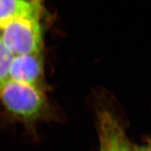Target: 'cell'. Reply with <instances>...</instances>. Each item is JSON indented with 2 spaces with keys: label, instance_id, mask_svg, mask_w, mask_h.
Segmentation results:
<instances>
[{
  "label": "cell",
  "instance_id": "obj_3",
  "mask_svg": "<svg viewBox=\"0 0 151 151\" xmlns=\"http://www.w3.org/2000/svg\"><path fill=\"white\" fill-rule=\"evenodd\" d=\"M97 129L100 151H137L121 123L109 110L102 109L98 113Z\"/></svg>",
  "mask_w": 151,
  "mask_h": 151
},
{
  "label": "cell",
  "instance_id": "obj_2",
  "mask_svg": "<svg viewBox=\"0 0 151 151\" xmlns=\"http://www.w3.org/2000/svg\"><path fill=\"white\" fill-rule=\"evenodd\" d=\"M40 16L14 19L0 29V38L13 55L41 53L42 31Z\"/></svg>",
  "mask_w": 151,
  "mask_h": 151
},
{
  "label": "cell",
  "instance_id": "obj_4",
  "mask_svg": "<svg viewBox=\"0 0 151 151\" xmlns=\"http://www.w3.org/2000/svg\"><path fill=\"white\" fill-rule=\"evenodd\" d=\"M43 76V58L41 53L13 55L9 71V80L42 86Z\"/></svg>",
  "mask_w": 151,
  "mask_h": 151
},
{
  "label": "cell",
  "instance_id": "obj_8",
  "mask_svg": "<svg viewBox=\"0 0 151 151\" xmlns=\"http://www.w3.org/2000/svg\"><path fill=\"white\" fill-rule=\"evenodd\" d=\"M29 1H32V2H40L41 0H29Z\"/></svg>",
  "mask_w": 151,
  "mask_h": 151
},
{
  "label": "cell",
  "instance_id": "obj_1",
  "mask_svg": "<svg viewBox=\"0 0 151 151\" xmlns=\"http://www.w3.org/2000/svg\"><path fill=\"white\" fill-rule=\"evenodd\" d=\"M0 100L5 109L16 119L32 122L46 110V96L40 86L7 80L0 86Z\"/></svg>",
  "mask_w": 151,
  "mask_h": 151
},
{
  "label": "cell",
  "instance_id": "obj_6",
  "mask_svg": "<svg viewBox=\"0 0 151 151\" xmlns=\"http://www.w3.org/2000/svg\"><path fill=\"white\" fill-rule=\"evenodd\" d=\"M13 54L5 46L0 38V86L9 80V71Z\"/></svg>",
  "mask_w": 151,
  "mask_h": 151
},
{
  "label": "cell",
  "instance_id": "obj_7",
  "mask_svg": "<svg viewBox=\"0 0 151 151\" xmlns=\"http://www.w3.org/2000/svg\"><path fill=\"white\" fill-rule=\"evenodd\" d=\"M137 151H150V144L147 146H142V147H137Z\"/></svg>",
  "mask_w": 151,
  "mask_h": 151
},
{
  "label": "cell",
  "instance_id": "obj_5",
  "mask_svg": "<svg viewBox=\"0 0 151 151\" xmlns=\"http://www.w3.org/2000/svg\"><path fill=\"white\" fill-rule=\"evenodd\" d=\"M40 2L29 0H0V29L9 22L22 16H40Z\"/></svg>",
  "mask_w": 151,
  "mask_h": 151
}]
</instances>
